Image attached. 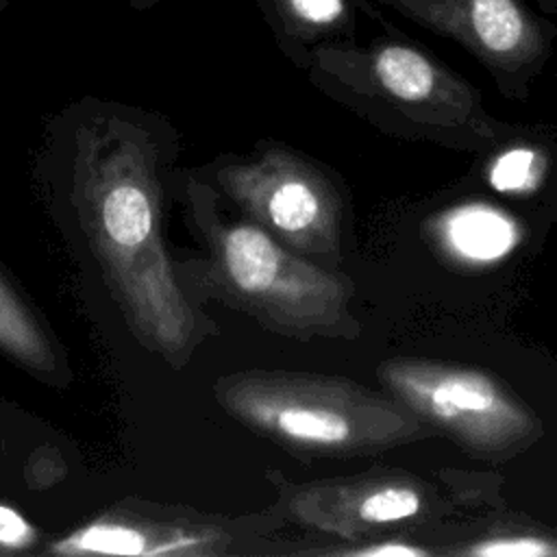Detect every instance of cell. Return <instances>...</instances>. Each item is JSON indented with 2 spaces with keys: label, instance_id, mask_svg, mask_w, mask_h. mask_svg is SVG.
<instances>
[{
  "label": "cell",
  "instance_id": "6da1fadb",
  "mask_svg": "<svg viewBox=\"0 0 557 557\" xmlns=\"http://www.w3.org/2000/svg\"><path fill=\"white\" fill-rule=\"evenodd\" d=\"M157 146L137 124H81L72 148V205L102 281L135 339L183 368L213 324L189 300L163 235Z\"/></svg>",
  "mask_w": 557,
  "mask_h": 557
},
{
  "label": "cell",
  "instance_id": "7a4b0ae2",
  "mask_svg": "<svg viewBox=\"0 0 557 557\" xmlns=\"http://www.w3.org/2000/svg\"><path fill=\"white\" fill-rule=\"evenodd\" d=\"M185 196L202 244L198 259L178 265L187 287L285 337H359L355 287L346 274L292 250L248 218L228 220L205 181L189 178Z\"/></svg>",
  "mask_w": 557,
  "mask_h": 557
},
{
  "label": "cell",
  "instance_id": "3957f363",
  "mask_svg": "<svg viewBox=\"0 0 557 557\" xmlns=\"http://www.w3.org/2000/svg\"><path fill=\"white\" fill-rule=\"evenodd\" d=\"M215 403L248 431L300 459L379 455L435 437L385 389L296 370H239L213 383Z\"/></svg>",
  "mask_w": 557,
  "mask_h": 557
},
{
  "label": "cell",
  "instance_id": "277c9868",
  "mask_svg": "<svg viewBox=\"0 0 557 557\" xmlns=\"http://www.w3.org/2000/svg\"><path fill=\"white\" fill-rule=\"evenodd\" d=\"M320 65L350 102L398 135L476 150L507 133L472 83L387 22L366 48L322 50Z\"/></svg>",
  "mask_w": 557,
  "mask_h": 557
},
{
  "label": "cell",
  "instance_id": "5b68a950",
  "mask_svg": "<svg viewBox=\"0 0 557 557\" xmlns=\"http://www.w3.org/2000/svg\"><path fill=\"white\" fill-rule=\"evenodd\" d=\"M381 387L466 455L511 459L544 433L537 413L496 374L448 359L392 357L379 363Z\"/></svg>",
  "mask_w": 557,
  "mask_h": 557
},
{
  "label": "cell",
  "instance_id": "8992f818",
  "mask_svg": "<svg viewBox=\"0 0 557 557\" xmlns=\"http://www.w3.org/2000/svg\"><path fill=\"white\" fill-rule=\"evenodd\" d=\"M213 181L244 218L292 250L335 263L342 244V194L331 176L292 148H263L250 159L224 161Z\"/></svg>",
  "mask_w": 557,
  "mask_h": 557
},
{
  "label": "cell",
  "instance_id": "52a82bcc",
  "mask_svg": "<svg viewBox=\"0 0 557 557\" xmlns=\"http://www.w3.org/2000/svg\"><path fill=\"white\" fill-rule=\"evenodd\" d=\"M278 507L296 524L335 540H366L424 524L450 509L437 485L403 468L281 483Z\"/></svg>",
  "mask_w": 557,
  "mask_h": 557
},
{
  "label": "cell",
  "instance_id": "ba28073f",
  "mask_svg": "<svg viewBox=\"0 0 557 557\" xmlns=\"http://www.w3.org/2000/svg\"><path fill=\"white\" fill-rule=\"evenodd\" d=\"M418 26L459 44L494 78L500 94L527 98L544 70L557 24L524 0H376Z\"/></svg>",
  "mask_w": 557,
  "mask_h": 557
},
{
  "label": "cell",
  "instance_id": "9c48e42d",
  "mask_svg": "<svg viewBox=\"0 0 557 557\" xmlns=\"http://www.w3.org/2000/svg\"><path fill=\"white\" fill-rule=\"evenodd\" d=\"M228 535L209 522L181 516L111 509L50 546L54 555H220Z\"/></svg>",
  "mask_w": 557,
  "mask_h": 557
},
{
  "label": "cell",
  "instance_id": "30bf717a",
  "mask_svg": "<svg viewBox=\"0 0 557 557\" xmlns=\"http://www.w3.org/2000/svg\"><path fill=\"white\" fill-rule=\"evenodd\" d=\"M0 352L37 379L67 381L63 352L26 296L0 268Z\"/></svg>",
  "mask_w": 557,
  "mask_h": 557
},
{
  "label": "cell",
  "instance_id": "8fae6325",
  "mask_svg": "<svg viewBox=\"0 0 557 557\" xmlns=\"http://www.w3.org/2000/svg\"><path fill=\"white\" fill-rule=\"evenodd\" d=\"M440 555L459 557H557V531L529 522H494L468 537L440 546Z\"/></svg>",
  "mask_w": 557,
  "mask_h": 557
},
{
  "label": "cell",
  "instance_id": "7c38bea8",
  "mask_svg": "<svg viewBox=\"0 0 557 557\" xmlns=\"http://www.w3.org/2000/svg\"><path fill=\"white\" fill-rule=\"evenodd\" d=\"M283 4L309 33H352L355 0H283Z\"/></svg>",
  "mask_w": 557,
  "mask_h": 557
},
{
  "label": "cell",
  "instance_id": "4fadbf2b",
  "mask_svg": "<svg viewBox=\"0 0 557 557\" xmlns=\"http://www.w3.org/2000/svg\"><path fill=\"white\" fill-rule=\"evenodd\" d=\"M35 542L33 527L11 507L0 505V553L20 550Z\"/></svg>",
  "mask_w": 557,
  "mask_h": 557
},
{
  "label": "cell",
  "instance_id": "5bb4252c",
  "mask_svg": "<svg viewBox=\"0 0 557 557\" xmlns=\"http://www.w3.org/2000/svg\"><path fill=\"white\" fill-rule=\"evenodd\" d=\"M544 13H557V0H533Z\"/></svg>",
  "mask_w": 557,
  "mask_h": 557
}]
</instances>
